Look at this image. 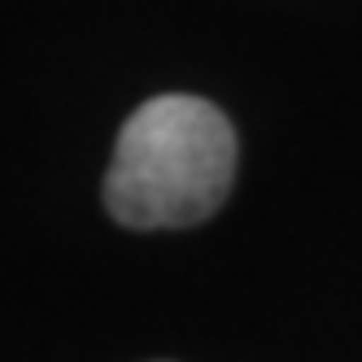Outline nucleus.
I'll return each mask as SVG.
<instances>
[{"instance_id": "obj_1", "label": "nucleus", "mask_w": 362, "mask_h": 362, "mask_svg": "<svg viewBox=\"0 0 362 362\" xmlns=\"http://www.w3.org/2000/svg\"><path fill=\"white\" fill-rule=\"evenodd\" d=\"M236 132L201 96H153L127 118L105 175V210L136 231L192 227L231 192Z\"/></svg>"}]
</instances>
